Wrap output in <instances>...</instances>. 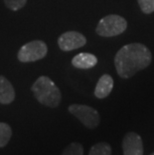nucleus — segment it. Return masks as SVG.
<instances>
[{
	"instance_id": "nucleus-1",
	"label": "nucleus",
	"mask_w": 154,
	"mask_h": 155,
	"mask_svg": "<svg viewBox=\"0 0 154 155\" xmlns=\"http://www.w3.org/2000/svg\"><path fill=\"white\" fill-rule=\"evenodd\" d=\"M152 61V54L141 43H130L121 47L114 58V65L121 78L132 77L145 69Z\"/></svg>"
},
{
	"instance_id": "nucleus-2",
	"label": "nucleus",
	"mask_w": 154,
	"mask_h": 155,
	"mask_svg": "<svg viewBox=\"0 0 154 155\" xmlns=\"http://www.w3.org/2000/svg\"><path fill=\"white\" fill-rule=\"evenodd\" d=\"M31 90L39 103L55 108L61 102V92L56 84L48 76H40L32 84Z\"/></svg>"
},
{
	"instance_id": "nucleus-3",
	"label": "nucleus",
	"mask_w": 154,
	"mask_h": 155,
	"mask_svg": "<svg viewBox=\"0 0 154 155\" xmlns=\"http://www.w3.org/2000/svg\"><path fill=\"white\" fill-rule=\"evenodd\" d=\"M127 28V21L116 14H110L103 17L96 27V33L102 37H113L123 33Z\"/></svg>"
},
{
	"instance_id": "nucleus-4",
	"label": "nucleus",
	"mask_w": 154,
	"mask_h": 155,
	"mask_svg": "<svg viewBox=\"0 0 154 155\" xmlns=\"http://www.w3.org/2000/svg\"><path fill=\"white\" fill-rule=\"evenodd\" d=\"M48 47L42 40H32L21 46L17 53L18 60L22 63L38 61L47 55Z\"/></svg>"
},
{
	"instance_id": "nucleus-5",
	"label": "nucleus",
	"mask_w": 154,
	"mask_h": 155,
	"mask_svg": "<svg viewBox=\"0 0 154 155\" xmlns=\"http://www.w3.org/2000/svg\"><path fill=\"white\" fill-rule=\"evenodd\" d=\"M68 111L89 129H94L100 123V116L96 109L84 104H72Z\"/></svg>"
},
{
	"instance_id": "nucleus-6",
	"label": "nucleus",
	"mask_w": 154,
	"mask_h": 155,
	"mask_svg": "<svg viewBox=\"0 0 154 155\" xmlns=\"http://www.w3.org/2000/svg\"><path fill=\"white\" fill-rule=\"evenodd\" d=\"M58 46L63 51H71L86 44V37L77 31H66L58 38Z\"/></svg>"
},
{
	"instance_id": "nucleus-7",
	"label": "nucleus",
	"mask_w": 154,
	"mask_h": 155,
	"mask_svg": "<svg viewBox=\"0 0 154 155\" xmlns=\"http://www.w3.org/2000/svg\"><path fill=\"white\" fill-rule=\"evenodd\" d=\"M124 155H143L142 139L135 132H129L125 135L122 142Z\"/></svg>"
},
{
	"instance_id": "nucleus-8",
	"label": "nucleus",
	"mask_w": 154,
	"mask_h": 155,
	"mask_svg": "<svg viewBox=\"0 0 154 155\" xmlns=\"http://www.w3.org/2000/svg\"><path fill=\"white\" fill-rule=\"evenodd\" d=\"M113 86H114L113 78L109 74H104L99 78V80L97 82L96 87H95L94 90V95L97 98H99V99L106 98L111 93Z\"/></svg>"
},
{
	"instance_id": "nucleus-9",
	"label": "nucleus",
	"mask_w": 154,
	"mask_h": 155,
	"mask_svg": "<svg viewBox=\"0 0 154 155\" xmlns=\"http://www.w3.org/2000/svg\"><path fill=\"white\" fill-rule=\"evenodd\" d=\"M15 99V90L7 78L0 75V104H10Z\"/></svg>"
},
{
	"instance_id": "nucleus-10",
	"label": "nucleus",
	"mask_w": 154,
	"mask_h": 155,
	"mask_svg": "<svg viewBox=\"0 0 154 155\" xmlns=\"http://www.w3.org/2000/svg\"><path fill=\"white\" fill-rule=\"evenodd\" d=\"M97 57L91 53H79L72 58L71 63L75 68L90 69L97 64Z\"/></svg>"
},
{
	"instance_id": "nucleus-11",
	"label": "nucleus",
	"mask_w": 154,
	"mask_h": 155,
	"mask_svg": "<svg viewBox=\"0 0 154 155\" xmlns=\"http://www.w3.org/2000/svg\"><path fill=\"white\" fill-rule=\"evenodd\" d=\"M12 136V129L10 125L5 122H0V148L5 147L10 141Z\"/></svg>"
},
{
	"instance_id": "nucleus-12",
	"label": "nucleus",
	"mask_w": 154,
	"mask_h": 155,
	"mask_svg": "<svg viewBox=\"0 0 154 155\" xmlns=\"http://www.w3.org/2000/svg\"><path fill=\"white\" fill-rule=\"evenodd\" d=\"M111 153H112V149L109 144L106 142H99L94 144L90 148L88 155H111Z\"/></svg>"
},
{
	"instance_id": "nucleus-13",
	"label": "nucleus",
	"mask_w": 154,
	"mask_h": 155,
	"mask_svg": "<svg viewBox=\"0 0 154 155\" xmlns=\"http://www.w3.org/2000/svg\"><path fill=\"white\" fill-rule=\"evenodd\" d=\"M62 155H83V146L78 142H72L63 150Z\"/></svg>"
},
{
	"instance_id": "nucleus-14",
	"label": "nucleus",
	"mask_w": 154,
	"mask_h": 155,
	"mask_svg": "<svg viewBox=\"0 0 154 155\" xmlns=\"http://www.w3.org/2000/svg\"><path fill=\"white\" fill-rule=\"evenodd\" d=\"M27 0H4V4L8 9L12 11L20 10L25 6Z\"/></svg>"
},
{
	"instance_id": "nucleus-15",
	"label": "nucleus",
	"mask_w": 154,
	"mask_h": 155,
	"mask_svg": "<svg viewBox=\"0 0 154 155\" xmlns=\"http://www.w3.org/2000/svg\"><path fill=\"white\" fill-rule=\"evenodd\" d=\"M140 9L145 14H151L154 11V0H137Z\"/></svg>"
},
{
	"instance_id": "nucleus-16",
	"label": "nucleus",
	"mask_w": 154,
	"mask_h": 155,
	"mask_svg": "<svg viewBox=\"0 0 154 155\" xmlns=\"http://www.w3.org/2000/svg\"><path fill=\"white\" fill-rule=\"evenodd\" d=\"M151 155H154V153H152V154H151Z\"/></svg>"
}]
</instances>
